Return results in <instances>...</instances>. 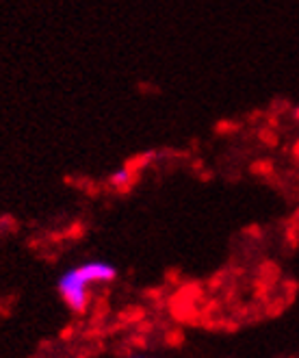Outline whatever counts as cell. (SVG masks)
<instances>
[{"label":"cell","mask_w":299,"mask_h":358,"mask_svg":"<svg viewBox=\"0 0 299 358\" xmlns=\"http://www.w3.org/2000/svg\"><path fill=\"white\" fill-rule=\"evenodd\" d=\"M117 276V269L106 261H87L68 269L59 278V293L74 313H82L89 304V287L111 282Z\"/></svg>","instance_id":"1"},{"label":"cell","mask_w":299,"mask_h":358,"mask_svg":"<svg viewBox=\"0 0 299 358\" xmlns=\"http://www.w3.org/2000/svg\"><path fill=\"white\" fill-rule=\"evenodd\" d=\"M297 220H299V215H297Z\"/></svg>","instance_id":"2"}]
</instances>
